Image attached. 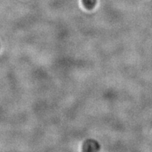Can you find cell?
Returning <instances> with one entry per match:
<instances>
[{"instance_id": "1", "label": "cell", "mask_w": 152, "mask_h": 152, "mask_svg": "<svg viewBox=\"0 0 152 152\" xmlns=\"http://www.w3.org/2000/svg\"><path fill=\"white\" fill-rule=\"evenodd\" d=\"M83 1L87 6H93L95 3V0H83Z\"/></svg>"}]
</instances>
